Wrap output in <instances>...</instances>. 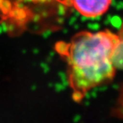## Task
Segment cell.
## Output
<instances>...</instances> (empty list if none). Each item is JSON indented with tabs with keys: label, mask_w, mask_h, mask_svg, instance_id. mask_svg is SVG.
I'll use <instances>...</instances> for the list:
<instances>
[{
	"label": "cell",
	"mask_w": 123,
	"mask_h": 123,
	"mask_svg": "<svg viewBox=\"0 0 123 123\" xmlns=\"http://www.w3.org/2000/svg\"><path fill=\"white\" fill-rule=\"evenodd\" d=\"M122 45L118 34L108 29L81 31L69 42L56 44V51L67 63L68 82L74 101L82 102L91 89L113 80Z\"/></svg>",
	"instance_id": "1"
},
{
	"label": "cell",
	"mask_w": 123,
	"mask_h": 123,
	"mask_svg": "<svg viewBox=\"0 0 123 123\" xmlns=\"http://www.w3.org/2000/svg\"><path fill=\"white\" fill-rule=\"evenodd\" d=\"M76 11L86 18H96L106 13L112 0H71Z\"/></svg>",
	"instance_id": "2"
},
{
	"label": "cell",
	"mask_w": 123,
	"mask_h": 123,
	"mask_svg": "<svg viewBox=\"0 0 123 123\" xmlns=\"http://www.w3.org/2000/svg\"><path fill=\"white\" fill-rule=\"evenodd\" d=\"M113 113L117 117L123 119V87L120 90L115 108L113 109Z\"/></svg>",
	"instance_id": "3"
},
{
	"label": "cell",
	"mask_w": 123,
	"mask_h": 123,
	"mask_svg": "<svg viewBox=\"0 0 123 123\" xmlns=\"http://www.w3.org/2000/svg\"><path fill=\"white\" fill-rule=\"evenodd\" d=\"M21 1L28 2H33V3H44V2H47L48 0H21Z\"/></svg>",
	"instance_id": "4"
},
{
	"label": "cell",
	"mask_w": 123,
	"mask_h": 123,
	"mask_svg": "<svg viewBox=\"0 0 123 123\" xmlns=\"http://www.w3.org/2000/svg\"><path fill=\"white\" fill-rule=\"evenodd\" d=\"M117 34H118V36L119 37V38H120L122 42L123 43V22H122V26H121L120 29L119 30Z\"/></svg>",
	"instance_id": "5"
}]
</instances>
